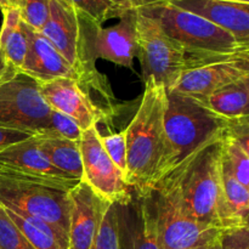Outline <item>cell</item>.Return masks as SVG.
<instances>
[{"instance_id": "ac0fdd59", "label": "cell", "mask_w": 249, "mask_h": 249, "mask_svg": "<svg viewBox=\"0 0 249 249\" xmlns=\"http://www.w3.org/2000/svg\"><path fill=\"white\" fill-rule=\"evenodd\" d=\"M26 26L28 50L19 71L29 75L39 84L62 77L75 75L72 66L53 46V44L38 31Z\"/></svg>"}, {"instance_id": "603a6c76", "label": "cell", "mask_w": 249, "mask_h": 249, "mask_svg": "<svg viewBox=\"0 0 249 249\" xmlns=\"http://www.w3.org/2000/svg\"><path fill=\"white\" fill-rule=\"evenodd\" d=\"M221 156L236 179L243 186L249 187V153L225 135L221 145Z\"/></svg>"}, {"instance_id": "6da1fadb", "label": "cell", "mask_w": 249, "mask_h": 249, "mask_svg": "<svg viewBox=\"0 0 249 249\" xmlns=\"http://www.w3.org/2000/svg\"><path fill=\"white\" fill-rule=\"evenodd\" d=\"M229 123L230 121L216 116L198 100L174 90L167 91L164 151L152 187L186 164L209 143L223 138Z\"/></svg>"}, {"instance_id": "d6a6232c", "label": "cell", "mask_w": 249, "mask_h": 249, "mask_svg": "<svg viewBox=\"0 0 249 249\" xmlns=\"http://www.w3.org/2000/svg\"><path fill=\"white\" fill-rule=\"evenodd\" d=\"M160 1H164V0H130L134 9H139V7L146 6V5L156 4V2H160Z\"/></svg>"}, {"instance_id": "d4e9b609", "label": "cell", "mask_w": 249, "mask_h": 249, "mask_svg": "<svg viewBox=\"0 0 249 249\" xmlns=\"http://www.w3.org/2000/svg\"><path fill=\"white\" fill-rule=\"evenodd\" d=\"M0 249H36L0 206Z\"/></svg>"}, {"instance_id": "484cf974", "label": "cell", "mask_w": 249, "mask_h": 249, "mask_svg": "<svg viewBox=\"0 0 249 249\" xmlns=\"http://www.w3.org/2000/svg\"><path fill=\"white\" fill-rule=\"evenodd\" d=\"M90 249H119L118 240H117L116 216L112 204H109L105 212L97 235Z\"/></svg>"}, {"instance_id": "83f0119b", "label": "cell", "mask_w": 249, "mask_h": 249, "mask_svg": "<svg viewBox=\"0 0 249 249\" xmlns=\"http://www.w3.org/2000/svg\"><path fill=\"white\" fill-rule=\"evenodd\" d=\"M22 21L34 31H40L49 16V0H21Z\"/></svg>"}, {"instance_id": "8fae6325", "label": "cell", "mask_w": 249, "mask_h": 249, "mask_svg": "<svg viewBox=\"0 0 249 249\" xmlns=\"http://www.w3.org/2000/svg\"><path fill=\"white\" fill-rule=\"evenodd\" d=\"M249 75V51L189 57L174 91L202 100L225 85Z\"/></svg>"}, {"instance_id": "44dd1931", "label": "cell", "mask_w": 249, "mask_h": 249, "mask_svg": "<svg viewBox=\"0 0 249 249\" xmlns=\"http://www.w3.org/2000/svg\"><path fill=\"white\" fill-rule=\"evenodd\" d=\"M2 12V23L0 28V53L15 70L19 71L27 50L28 36L26 26L22 21L18 7L0 9Z\"/></svg>"}, {"instance_id": "9c48e42d", "label": "cell", "mask_w": 249, "mask_h": 249, "mask_svg": "<svg viewBox=\"0 0 249 249\" xmlns=\"http://www.w3.org/2000/svg\"><path fill=\"white\" fill-rule=\"evenodd\" d=\"M138 55L143 82L173 90L186 70L187 56L179 44L164 33L160 24L136 9Z\"/></svg>"}, {"instance_id": "5bb4252c", "label": "cell", "mask_w": 249, "mask_h": 249, "mask_svg": "<svg viewBox=\"0 0 249 249\" xmlns=\"http://www.w3.org/2000/svg\"><path fill=\"white\" fill-rule=\"evenodd\" d=\"M0 172L12 178L41 182L65 191H71L80 181L56 169L41 152L34 135L0 151Z\"/></svg>"}, {"instance_id": "ba28073f", "label": "cell", "mask_w": 249, "mask_h": 249, "mask_svg": "<svg viewBox=\"0 0 249 249\" xmlns=\"http://www.w3.org/2000/svg\"><path fill=\"white\" fill-rule=\"evenodd\" d=\"M157 218L160 249H201L215 242L223 231L197 223L185 211L178 186L165 178L150 190Z\"/></svg>"}, {"instance_id": "e575fe53", "label": "cell", "mask_w": 249, "mask_h": 249, "mask_svg": "<svg viewBox=\"0 0 249 249\" xmlns=\"http://www.w3.org/2000/svg\"><path fill=\"white\" fill-rule=\"evenodd\" d=\"M111 1L114 2V4L119 5V6L124 7V9H134L130 0H111Z\"/></svg>"}, {"instance_id": "4dcf8cb0", "label": "cell", "mask_w": 249, "mask_h": 249, "mask_svg": "<svg viewBox=\"0 0 249 249\" xmlns=\"http://www.w3.org/2000/svg\"><path fill=\"white\" fill-rule=\"evenodd\" d=\"M31 136L33 135L28 133H24V131L15 130V129L0 128V151L9 147V146L14 145V143L27 140V139H29Z\"/></svg>"}, {"instance_id": "7402d4cb", "label": "cell", "mask_w": 249, "mask_h": 249, "mask_svg": "<svg viewBox=\"0 0 249 249\" xmlns=\"http://www.w3.org/2000/svg\"><path fill=\"white\" fill-rule=\"evenodd\" d=\"M5 212L36 249H66L53 229L43 220L6 208Z\"/></svg>"}, {"instance_id": "e0dca14e", "label": "cell", "mask_w": 249, "mask_h": 249, "mask_svg": "<svg viewBox=\"0 0 249 249\" xmlns=\"http://www.w3.org/2000/svg\"><path fill=\"white\" fill-rule=\"evenodd\" d=\"M179 9L197 15L229 32L238 43L249 46V4L226 0H168Z\"/></svg>"}, {"instance_id": "d6986e66", "label": "cell", "mask_w": 249, "mask_h": 249, "mask_svg": "<svg viewBox=\"0 0 249 249\" xmlns=\"http://www.w3.org/2000/svg\"><path fill=\"white\" fill-rule=\"evenodd\" d=\"M34 138L36 139L41 152L56 169L72 179L82 180L83 168L79 142L67 140L49 131L34 134Z\"/></svg>"}, {"instance_id": "52a82bcc", "label": "cell", "mask_w": 249, "mask_h": 249, "mask_svg": "<svg viewBox=\"0 0 249 249\" xmlns=\"http://www.w3.org/2000/svg\"><path fill=\"white\" fill-rule=\"evenodd\" d=\"M92 19L66 0H49V16L40 33L74 70L75 75L99 73L91 45Z\"/></svg>"}, {"instance_id": "9a60e30c", "label": "cell", "mask_w": 249, "mask_h": 249, "mask_svg": "<svg viewBox=\"0 0 249 249\" xmlns=\"http://www.w3.org/2000/svg\"><path fill=\"white\" fill-rule=\"evenodd\" d=\"M111 27L92 22L91 45L95 58H104L125 68H133L138 55L136 9H126Z\"/></svg>"}, {"instance_id": "7c38bea8", "label": "cell", "mask_w": 249, "mask_h": 249, "mask_svg": "<svg viewBox=\"0 0 249 249\" xmlns=\"http://www.w3.org/2000/svg\"><path fill=\"white\" fill-rule=\"evenodd\" d=\"M112 206L119 249H160L157 218L150 190L131 187L123 199Z\"/></svg>"}, {"instance_id": "4316f807", "label": "cell", "mask_w": 249, "mask_h": 249, "mask_svg": "<svg viewBox=\"0 0 249 249\" xmlns=\"http://www.w3.org/2000/svg\"><path fill=\"white\" fill-rule=\"evenodd\" d=\"M43 131H49V133L56 134V135L61 136V138L77 141V142H79L83 134V130L75 123L74 119L61 113V112L53 111V109H51L48 125H46L45 130Z\"/></svg>"}, {"instance_id": "836d02e7", "label": "cell", "mask_w": 249, "mask_h": 249, "mask_svg": "<svg viewBox=\"0 0 249 249\" xmlns=\"http://www.w3.org/2000/svg\"><path fill=\"white\" fill-rule=\"evenodd\" d=\"M21 0H0V9L5 7H19Z\"/></svg>"}, {"instance_id": "30bf717a", "label": "cell", "mask_w": 249, "mask_h": 249, "mask_svg": "<svg viewBox=\"0 0 249 249\" xmlns=\"http://www.w3.org/2000/svg\"><path fill=\"white\" fill-rule=\"evenodd\" d=\"M50 113L33 78L17 71L0 82V128L34 135L45 130Z\"/></svg>"}, {"instance_id": "277c9868", "label": "cell", "mask_w": 249, "mask_h": 249, "mask_svg": "<svg viewBox=\"0 0 249 249\" xmlns=\"http://www.w3.org/2000/svg\"><path fill=\"white\" fill-rule=\"evenodd\" d=\"M44 101L53 111L74 119L83 131L113 118L118 106L106 77H62L40 84Z\"/></svg>"}, {"instance_id": "5b68a950", "label": "cell", "mask_w": 249, "mask_h": 249, "mask_svg": "<svg viewBox=\"0 0 249 249\" xmlns=\"http://www.w3.org/2000/svg\"><path fill=\"white\" fill-rule=\"evenodd\" d=\"M139 11L155 19L170 39L179 44L189 57L226 55L249 51L229 32L207 19L179 9L168 0L139 7Z\"/></svg>"}, {"instance_id": "4fadbf2b", "label": "cell", "mask_w": 249, "mask_h": 249, "mask_svg": "<svg viewBox=\"0 0 249 249\" xmlns=\"http://www.w3.org/2000/svg\"><path fill=\"white\" fill-rule=\"evenodd\" d=\"M82 157V181L97 196L113 204L130 192L131 186L125 181L124 173L114 164L100 140L97 126L83 131L79 140Z\"/></svg>"}, {"instance_id": "8992f818", "label": "cell", "mask_w": 249, "mask_h": 249, "mask_svg": "<svg viewBox=\"0 0 249 249\" xmlns=\"http://www.w3.org/2000/svg\"><path fill=\"white\" fill-rule=\"evenodd\" d=\"M0 206L43 220L68 249L71 202L68 191L0 172Z\"/></svg>"}, {"instance_id": "1f68e13d", "label": "cell", "mask_w": 249, "mask_h": 249, "mask_svg": "<svg viewBox=\"0 0 249 249\" xmlns=\"http://www.w3.org/2000/svg\"><path fill=\"white\" fill-rule=\"evenodd\" d=\"M16 72L17 70H15L14 67H11L10 63L6 61V58L4 57V55L0 53V82L6 79V78H9L10 75H12Z\"/></svg>"}, {"instance_id": "3957f363", "label": "cell", "mask_w": 249, "mask_h": 249, "mask_svg": "<svg viewBox=\"0 0 249 249\" xmlns=\"http://www.w3.org/2000/svg\"><path fill=\"white\" fill-rule=\"evenodd\" d=\"M224 136L209 143L186 164L167 177L177 184L181 203L189 215L207 228L220 231H224L219 223Z\"/></svg>"}, {"instance_id": "2e32d148", "label": "cell", "mask_w": 249, "mask_h": 249, "mask_svg": "<svg viewBox=\"0 0 249 249\" xmlns=\"http://www.w3.org/2000/svg\"><path fill=\"white\" fill-rule=\"evenodd\" d=\"M68 196L71 202L68 249H90L111 203L100 198L82 180L68 191Z\"/></svg>"}, {"instance_id": "cb8c5ba5", "label": "cell", "mask_w": 249, "mask_h": 249, "mask_svg": "<svg viewBox=\"0 0 249 249\" xmlns=\"http://www.w3.org/2000/svg\"><path fill=\"white\" fill-rule=\"evenodd\" d=\"M66 1L99 24H102L109 18L119 17L126 10L112 2L111 0H66Z\"/></svg>"}, {"instance_id": "d590c367", "label": "cell", "mask_w": 249, "mask_h": 249, "mask_svg": "<svg viewBox=\"0 0 249 249\" xmlns=\"http://www.w3.org/2000/svg\"><path fill=\"white\" fill-rule=\"evenodd\" d=\"M201 249H219V238L215 241V242L211 243V245L206 246V247H203V248H201Z\"/></svg>"}, {"instance_id": "8d00e7d4", "label": "cell", "mask_w": 249, "mask_h": 249, "mask_svg": "<svg viewBox=\"0 0 249 249\" xmlns=\"http://www.w3.org/2000/svg\"><path fill=\"white\" fill-rule=\"evenodd\" d=\"M226 1H235V2H243V4H249V0H226Z\"/></svg>"}, {"instance_id": "ffe728a7", "label": "cell", "mask_w": 249, "mask_h": 249, "mask_svg": "<svg viewBox=\"0 0 249 249\" xmlns=\"http://www.w3.org/2000/svg\"><path fill=\"white\" fill-rule=\"evenodd\" d=\"M198 101L209 111L228 121L248 117L249 75L220 88Z\"/></svg>"}, {"instance_id": "f546056e", "label": "cell", "mask_w": 249, "mask_h": 249, "mask_svg": "<svg viewBox=\"0 0 249 249\" xmlns=\"http://www.w3.org/2000/svg\"><path fill=\"white\" fill-rule=\"evenodd\" d=\"M219 249H249V226L223 231L219 236Z\"/></svg>"}, {"instance_id": "7a4b0ae2", "label": "cell", "mask_w": 249, "mask_h": 249, "mask_svg": "<svg viewBox=\"0 0 249 249\" xmlns=\"http://www.w3.org/2000/svg\"><path fill=\"white\" fill-rule=\"evenodd\" d=\"M167 90L146 83L141 102L124 129L126 142L125 181L134 189L151 190L164 151V112Z\"/></svg>"}, {"instance_id": "f1b7e54d", "label": "cell", "mask_w": 249, "mask_h": 249, "mask_svg": "<svg viewBox=\"0 0 249 249\" xmlns=\"http://www.w3.org/2000/svg\"><path fill=\"white\" fill-rule=\"evenodd\" d=\"M100 140L105 151L111 158L112 162L124 173H126V142L124 130L119 133H112L108 135H101Z\"/></svg>"}]
</instances>
